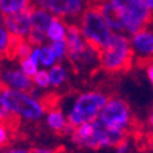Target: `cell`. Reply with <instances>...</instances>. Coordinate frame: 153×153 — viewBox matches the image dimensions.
Returning <instances> with one entry per match:
<instances>
[{"label": "cell", "mask_w": 153, "mask_h": 153, "mask_svg": "<svg viewBox=\"0 0 153 153\" xmlns=\"http://www.w3.org/2000/svg\"><path fill=\"white\" fill-rule=\"evenodd\" d=\"M0 101L11 115V118L27 123H37L38 120H41L48 108V104L36 89L27 93L1 86Z\"/></svg>", "instance_id": "1"}, {"label": "cell", "mask_w": 153, "mask_h": 153, "mask_svg": "<svg viewBox=\"0 0 153 153\" xmlns=\"http://www.w3.org/2000/svg\"><path fill=\"white\" fill-rule=\"evenodd\" d=\"M71 141L82 149H105L115 148L127 138V134L104 127L99 120L79 124L71 130Z\"/></svg>", "instance_id": "2"}, {"label": "cell", "mask_w": 153, "mask_h": 153, "mask_svg": "<svg viewBox=\"0 0 153 153\" xmlns=\"http://www.w3.org/2000/svg\"><path fill=\"white\" fill-rule=\"evenodd\" d=\"M134 66L128 36L114 33L107 44L99 52V68L107 74L126 73Z\"/></svg>", "instance_id": "3"}, {"label": "cell", "mask_w": 153, "mask_h": 153, "mask_svg": "<svg viewBox=\"0 0 153 153\" xmlns=\"http://www.w3.org/2000/svg\"><path fill=\"white\" fill-rule=\"evenodd\" d=\"M108 97L109 94L100 89H90L78 93L66 112L68 124L74 128L79 124L97 120Z\"/></svg>", "instance_id": "4"}, {"label": "cell", "mask_w": 153, "mask_h": 153, "mask_svg": "<svg viewBox=\"0 0 153 153\" xmlns=\"http://www.w3.org/2000/svg\"><path fill=\"white\" fill-rule=\"evenodd\" d=\"M75 23L85 41L99 52L107 47L114 34V32L105 22V19L102 18L97 3L90 4Z\"/></svg>", "instance_id": "5"}, {"label": "cell", "mask_w": 153, "mask_h": 153, "mask_svg": "<svg viewBox=\"0 0 153 153\" xmlns=\"http://www.w3.org/2000/svg\"><path fill=\"white\" fill-rule=\"evenodd\" d=\"M109 1L119 14L123 34L130 37L138 30L153 23V16L145 4V0H109Z\"/></svg>", "instance_id": "6"}, {"label": "cell", "mask_w": 153, "mask_h": 153, "mask_svg": "<svg viewBox=\"0 0 153 153\" xmlns=\"http://www.w3.org/2000/svg\"><path fill=\"white\" fill-rule=\"evenodd\" d=\"M97 120L109 130L127 134L133 128L134 116L126 100L118 96H109Z\"/></svg>", "instance_id": "7"}, {"label": "cell", "mask_w": 153, "mask_h": 153, "mask_svg": "<svg viewBox=\"0 0 153 153\" xmlns=\"http://www.w3.org/2000/svg\"><path fill=\"white\" fill-rule=\"evenodd\" d=\"M92 3L93 0H36L34 4L67 23H75Z\"/></svg>", "instance_id": "8"}, {"label": "cell", "mask_w": 153, "mask_h": 153, "mask_svg": "<svg viewBox=\"0 0 153 153\" xmlns=\"http://www.w3.org/2000/svg\"><path fill=\"white\" fill-rule=\"evenodd\" d=\"M29 16H30V33L27 36V40L33 47H41V45L48 44L47 40V29L49 22L52 21L53 15L48 13L42 7L33 4L29 8Z\"/></svg>", "instance_id": "9"}, {"label": "cell", "mask_w": 153, "mask_h": 153, "mask_svg": "<svg viewBox=\"0 0 153 153\" xmlns=\"http://www.w3.org/2000/svg\"><path fill=\"white\" fill-rule=\"evenodd\" d=\"M134 63L145 66L153 60V25L138 30L128 37Z\"/></svg>", "instance_id": "10"}, {"label": "cell", "mask_w": 153, "mask_h": 153, "mask_svg": "<svg viewBox=\"0 0 153 153\" xmlns=\"http://www.w3.org/2000/svg\"><path fill=\"white\" fill-rule=\"evenodd\" d=\"M0 85L8 89L27 93L34 89L32 78L25 75L19 70V67H6L3 70H0Z\"/></svg>", "instance_id": "11"}, {"label": "cell", "mask_w": 153, "mask_h": 153, "mask_svg": "<svg viewBox=\"0 0 153 153\" xmlns=\"http://www.w3.org/2000/svg\"><path fill=\"white\" fill-rule=\"evenodd\" d=\"M3 26L7 29V32L11 36H15L19 38H27L30 33V16H29V10L22 13L14 14V15L4 16Z\"/></svg>", "instance_id": "12"}, {"label": "cell", "mask_w": 153, "mask_h": 153, "mask_svg": "<svg viewBox=\"0 0 153 153\" xmlns=\"http://www.w3.org/2000/svg\"><path fill=\"white\" fill-rule=\"evenodd\" d=\"M44 119L47 127L56 134L71 133V130H73V127L68 124V120H67L66 112L57 105L48 107L47 112L44 115Z\"/></svg>", "instance_id": "13"}, {"label": "cell", "mask_w": 153, "mask_h": 153, "mask_svg": "<svg viewBox=\"0 0 153 153\" xmlns=\"http://www.w3.org/2000/svg\"><path fill=\"white\" fill-rule=\"evenodd\" d=\"M48 76H49V88L52 89H62L70 79V67L66 63H56L48 68Z\"/></svg>", "instance_id": "14"}, {"label": "cell", "mask_w": 153, "mask_h": 153, "mask_svg": "<svg viewBox=\"0 0 153 153\" xmlns=\"http://www.w3.org/2000/svg\"><path fill=\"white\" fill-rule=\"evenodd\" d=\"M99 6V10L101 13L102 18L105 19L107 25L109 26L114 33H122L123 34V29H122V22L120 18H119L118 11L115 10V7L111 4V1H102V3H97Z\"/></svg>", "instance_id": "15"}, {"label": "cell", "mask_w": 153, "mask_h": 153, "mask_svg": "<svg viewBox=\"0 0 153 153\" xmlns=\"http://www.w3.org/2000/svg\"><path fill=\"white\" fill-rule=\"evenodd\" d=\"M67 26L68 23L60 19L57 16H53L52 21L49 22L47 29V40L48 42H56V41H63L66 38V33H67Z\"/></svg>", "instance_id": "16"}, {"label": "cell", "mask_w": 153, "mask_h": 153, "mask_svg": "<svg viewBox=\"0 0 153 153\" xmlns=\"http://www.w3.org/2000/svg\"><path fill=\"white\" fill-rule=\"evenodd\" d=\"M33 4V0H0V11L4 16H8L27 11Z\"/></svg>", "instance_id": "17"}, {"label": "cell", "mask_w": 153, "mask_h": 153, "mask_svg": "<svg viewBox=\"0 0 153 153\" xmlns=\"http://www.w3.org/2000/svg\"><path fill=\"white\" fill-rule=\"evenodd\" d=\"M57 60L55 57L52 49L49 48V45L45 44L40 47V51H38V64H40V68H51L53 64H56Z\"/></svg>", "instance_id": "18"}, {"label": "cell", "mask_w": 153, "mask_h": 153, "mask_svg": "<svg viewBox=\"0 0 153 153\" xmlns=\"http://www.w3.org/2000/svg\"><path fill=\"white\" fill-rule=\"evenodd\" d=\"M32 83L33 88L36 90H41V92H45V90L51 89L49 88V76H48V70L45 68H38L37 73L32 76Z\"/></svg>", "instance_id": "19"}, {"label": "cell", "mask_w": 153, "mask_h": 153, "mask_svg": "<svg viewBox=\"0 0 153 153\" xmlns=\"http://www.w3.org/2000/svg\"><path fill=\"white\" fill-rule=\"evenodd\" d=\"M13 138V127L11 122L0 120V150L7 148Z\"/></svg>", "instance_id": "20"}, {"label": "cell", "mask_w": 153, "mask_h": 153, "mask_svg": "<svg viewBox=\"0 0 153 153\" xmlns=\"http://www.w3.org/2000/svg\"><path fill=\"white\" fill-rule=\"evenodd\" d=\"M49 48L52 49L55 57H56L57 63H64L67 59V53H68V49H67V44L66 41H56V42H48Z\"/></svg>", "instance_id": "21"}, {"label": "cell", "mask_w": 153, "mask_h": 153, "mask_svg": "<svg viewBox=\"0 0 153 153\" xmlns=\"http://www.w3.org/2000/svg\"><path fill=\"white\" fill-rule=\"evenodd\" d=\"M10 41H11V34L7 32V29L3 25H0V62L7 59Z\"/></svg>", "instance_id": "22"}, {"label": "cell", "mask_w": 153, "mask_h": 153, "mask_svg": "<svg viewBox=\"0 0 153 153\" xmlns=\"http://www.w3.org/2000/svg\"><path fill=\"white\" fill-rule=\"evenodd\" d=\"M18 64H19V70L22 71L25 75L30 76V78H32V76L37 73L38 68H40V67H38V64L34 63V62H33L29 56L25 57V59H22V60H19Z\"/></svg>", "instance_id": "23"}, {"label": "cell", "mask_w": 153, "mask_h": 153, "mask_svg": "<svg viewBox=\"0 0 153 153\" xmlns=\"http://www.w3.org/2000/svg\"><path fill=\"white\" fill-rule=\"evenodd\" d=\"M115 150H116V153H130L131 146H130V142H128L127 138L123 140L120 143H118V145L115 146Z\"/></svg>", "instance_id": "24"}, {"label": "cell", "mask_w": 153, "mask_h": 153, "mask_svg": "<svg viewBox=\"0 0 153 153\" xmlns=\"http://www.w3.org/2000/svg\"><path fill=\"white\" fill-rule=\"evenodd\" d=\"M145 73H146V78L153 89V60L145 64Z\"/></svg>", "instance_id": "25"}, {"label": "cell", "mask_w": 153, "mask_h": 153, "mask_svg": "<svg viewBox=\"0 0 153 153\" xmlns=\"http://www.w3.org/2000/svg\"><path fill=\"white\" fill-rule=\"evenodd\" d=\"M4 153H33V150L23 146H10Z\"/></svg>", "instance_id": "26"}, {"label": "cell", "mask_w": 153, "mask_h": 153, "mask_svg": "<svg viewBox=\"0 0 153 153\" xmlns=\"http://www.w3.org/2000/svg\"><path fill=\"white\" fill-rule=\"evenodd\" d=\"M14 118H11V115L7 112V109L4 108V105L1 104V101H0V120L3 122H11Z\"/></svg>", "instance_id": "27"}, {"label": "cell", "mask_w": 153, "mask_h": 153, "mask_svg": "<svg viewBox=\"0 0 153 153\" xmlns=\"http://www.w3.org/2000/svg\"><path fill=\"white\" fill-rule=\"evenodd\" d=\"M32 150H33V153H57L56 149L49 148V146H37Z\"/></svg>", "instance_id": "28"}, {"label": "cell", "mask_w": 153, "mask_h": 153, "mask_svg": "<svg viewBox=\"0 0 153 153\" xmlns=\"http://www.w3.org/2000/svg\"><path fill=\"white\" fill-rule=\"evenodd\" d=\"M146 143H148V146H149V149L153 152V131H150V134L148 135V138H146Z\"/></svg>", "instance_id": "29"}, {"label": "cell", "mask_w": 153, "mask_h": 153, "mask_svg": "<svg viewBox=\"0 0 153 153\" xmlns=\"http://www.w3.org/2000/svg\"><path fill=\"white\" fill-rule=\"evenodd\" d=\"M148 126H149L150 131H153V108L150 109L149 116H148Z\"/></svg>", "instance_id": "30"}, {"label": "cell", "mask_w": 153, "mask_h": 153, "mask_svg": "<svg viewBox=\"0 0 153 153\" xmlns=\"http://www.w3.org/2000/svg\"><path fill=\"white\" fill-rule=\"evenodd\" d=\"M145 4H146L149 13L152 14V16H153V0H145Z\"/></svg>", "instance_id": "31"}, {"label": "cell", "mask_w": 153, "mask_h": 153, "mask_svg": "<svg viewBox=\"0 0 153 153\" xmlns=\"http://www.w3.org/2000/svg\"><path fill=\"white\" fill-rule=\"evenodd\" d=\"M3 21H4V15L1 14V11H0V25H3Z\"/></svg>", "instance_id": "32"}, {"label": "cell", "mask_w": 153, "mask_h": 153, "mask_svg": "<svg viewBox=\"0 0 153 153\" xmlns=\"http://www.w3.org/2000/svg\"><path fill=\"white\" fill-rule=\"evenodd\" d=\"M102 1H108V0H93V3H102Z\"/></svg>", "instance_id": "33"}, {"label": "cell", "mask_w": 153, "mask_h": 153, "mask_svg": "<svg viewBox=\"0 0 153 153\" xmlns=\"http://www.w3.org/2000/svg\"><path fill=\"white\" fill-rule=\"evenodd\" d=\"M0 153H4V152H3V150H0Z\"/></svg>", "instance_id": "34"}, {"label": "cell", "mask_w": 153, "mask_h": 153, "mask_svg": "<svg viewBox=\"0 0 153 153\" xmlns=\"http://www.w3.org/2000/svg\"><path fill=\"white\" fill-rule=\"evenodd\" d=\"M0 88H1V85H0Z\"/></svg>", "instance_id": "35"}]
</instances>
